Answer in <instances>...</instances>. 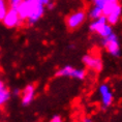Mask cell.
<instances>
[{"label":"cell","mask_w":122,"mask_h":122,"mask_svg":"<svg viewBox=\"0 0 122 122\" xmlns=\"http://www.w3.org/2000/svg\"><path fill=\"white\" fill-rule=\"evenodd\" d=\"M98 93L100 95V102L103 108H108L113 103V100H114L113 92L108 84H100L98 87Z\"/></svg>","instance_id":"cell-5"},{"label":"cell","mask_w":122,"mask_h":122,"mask_svg":"<svg viewBox=\"0 0 122 122\" xmlns=\"http://www.w3.org/2000/svg\"><path fill=\"white\" fill-rule=\"evenodd\" d=\"M89 16H90L91 19H93V20L97 19V18H99L100 16H102V8H100L98 6H96V5H94V6L92 7V10H90Z\"/></svg>","instance_id":"cell-14"},{"label":"cell","mask_w":122,"mask_h":122,"mask_svg":"<svg viewBox=\"0 0 122 122\" xmlns=\"http://www.w3.org/2000/svg\"><path fill=\"white\" fill-rule=\"evenodd\" d=\"M82 61H83L84 65H86L88 68L92 69L94 71H100L102 69V60L98 56H95V55L92 54H87L83 57Z\"/></svg>","instance_id":"cell-7"},{"label":"cell","mask_w":122,"mask_h":122,"mask_svg":"<svg viewBox=\"0 0 122 122\" xmlns=\"http://www.w3.org/2000/svg\"><path fill=\"white\" fill-rule=\"evenodd\" d=\"M89 29L92 32L97 33L100 37H107L109 36L111 33H113V29H112V25H110L107 21L106 16H100L99 18L93 20V22L90 24Z\"/></svg>","instance_id":"cell-2"},{"label":"cell","mask_w":122,"mask_h":122,"mask_svg":"<svg viewBox=\"0 0 122 122\" xmlns=\"http://www.w3.org/2000/svg\"><path fill=\"white\" fill-rule=\"evenodd\" d=\"M121 15H122V7H121V5L118 3L114 8H113V10L111 13L106 17L107 21H108V23L110 25H116V24L119 22V20H120Z\"/></svg>","instance_id":"cell-9"},{"label":"cell","mask_w":122,"mask_h":122,"mask_svg":"<svg viewBox=\"0 0 122 122\" xmlns=\"http://www.w3.org/2000/svg\"><path fill=\"white\" fill-rule=\"evenodd\" d=\"M7 10H8V7L6 4V0H0V21L3 20Z\"/></svg>","instance_id":"cell-15"},{"label":"cell","mask_w":122,"mask_h":122,"mask_svg":"<svg viewBox=\"0 0 122 122\" xmlns=\"http://www.w3.org/2000/svg\"><path fill=\"white\" fill-rule=\"evenodd\" d=\"M39 2H41V3L42 4V5H45V6H47V5L50 3L51 2V0H38Z\"/></svg>","instance_id":"cell-19"},{"label":"cell","mask_w":122,"mask_h":122,"mask_svg":"<svg viewBox=\"0 0 122 122\" xmlns=\"http://www.w3.org/2000/svg\"><path fill=\"white\" fill-rule=\"evenodd\" d=\"M49 122H63V119L61 118V116H59V115H55L50 119Z\"/></svg>","instance_id":"cell-17"},{"label":"cell","mask_w":122,"mask_h":122,"mask_svg":"<svg viewBox=\"0 0 122 122\" xmlns=\"http://www.w3.org/2000/svg\"><path fill=\"white\" fill-rule=\"evenodd\" d=\"M35 96V87L32 84H28L24 87L21 92V102L23 106H29L33 102Z\"/></svg>","instance_id":"cell-8"},{"label":"cell","mask_w":122,"mask_h":122,"mask_svg":"<svg viewBox=\"0 0 122 122\" xmlns=\"http://www.w3.org/2000/svg\"><path fill=\"white\" fill-rule=\"evenodd\" d=\"M85 19H86V13L84 10H77L66 18V26L71 30L77 29L84 23Z\"/></svg>","instance_id":"cell-4"},{"label":"cell","mask_w":122,"mask_h":122,"mask_svg":"<svg viewBox=\"0 0 122 122\" xmlns=\"http://www.w3.org/2000/svg\"><path fill=\"white\" fill-rule=\"evenodd\" d=\"M47 6H48L49 8H50V10H52V8L54 7V3H52V2H50V3H49V4L47 5Z\"/></svg>","instance_id":"cell-21"},{"label":"cell","mask_w":122,"mask_h":122,"mask_svg":"<svg viewBox=\"0 0 122 122\" xmlns=\"http://www.w3.org/2000/svg\"><path fill=\"white\" fill-rule=\"evenodd\" d=\"M117 4L118 0H105V4L102 6V15L107 17Z\"/></svg>","instance_id":"cell-11"},{"label":"cell","mask_w":122,"mask_h":122,"mask_svg":"<svg viewBox=\"0 0 122 122\" xmlns=\"http://www.w3.org/2000/svg\"><path fill=\"white\" fill-rule=\"evenodd\" d=\"M72 69H74V67H72L71 65H65V66H63V67H61L60 69H58L56 75L58 77H69L71 78Z\"/></svg>","instance_id":"cell-12"},{"label":"cell","mask_w":122,"mask_h":122,"mask_svg":"<svg viewBox=\"0 0 122 122\" xmlns=\"http://www.w3.org/2000/svg\"><path fill=\"white\" fill-rule=\"evenodd\" d=\"M11 96L10 89L6 87V85L2 80H0V108L3 107Z\"/></svg>","instance_id":"cell-10"},{"label":"cell","mask_w":122,"mask_h":122,"mask_svg":"<svg viewBox=\"0 0 122 122\" xmlns=\"http://www.w3.org/2000/svg\"><path fill=\"white\" fill-rule=\"evenodd\" d=\"M85 77H86V71H85V69L74 67L71 78H74L76 80H84Z\"/></svg>","instance_id":"cell-13"},{"label":"cell","mask_w":122,"mask_h":122,"mask_svg":"<svg viewBox=\"0 0 122 122\" xmlns=\"http://www.w3.org/2000/svg\"><path fill=\"white\" fill-rule=\"evenodd\" d=\"M17 11L21 20H26L29 25H33L44 16L45 5H42L38 0H23L18 5Z\"/></svg>","instance_id":"cell-1"},{"label":"cell","mask_w":122,"mask_h":122,"mask_svg":"<svg viewBox=\"0 0 122 122\" xmlns=\"http://www.w3.org/2000/svg\"><path fill=\"white\" fill-rule=\"evenodd\" d=\"M2 22H3V24L7 28H14V27L20 25L23 21L20 19V16H19V14H18L16 8L10 7V8H8L7 13L4 16Z\"/></svg>","instance_id":"cell-6"},{"label":"cell","mask_w":122,"mask_h":122,"mask_svg":"<svg viewBox=\"0 0 122 122\" xmlns=\"http://www.w3.org/2000/svg\"><path fill=\"white\" fill-rule=\"evenodd\" d=\"M94 5H96V6H98L100 8H102L103 4H105V0H92Z\"/></svg>","instance_id":"cell-18"},{"label":"cell","mask_w":122,"mask_h":122,"mask_svg":"<svg viewBox=\"0 0 122 122\" xmlns=\"http://www.w3.org/2000/svg\"><path fill=\"white\" fill-rule=\"evenodd\" d=\"M82 122H93L92 119H91L90 117H84L83 120H82Z\"/></svg>","instance_id":"cell-20"},{"label":"cell","mask_w":122,"mask_h":122,"mask_svg":"<svg viewBox=\"0 0 122 122\" xmlns=\"http://www.w3.org/2000/svg\"><path fill=\"white\" fill-rule=\"evenodd\" d=\"M102 45L103 48L106 49V51L108 52L110 55H112L113 57H119L121 54V47L120 42H119L118 36L115 34L114 32L111 33L109 36L103 37L102 41Z\"/></svg>","instance_id":"cell-3"},{"label":"cell","mask_w":122,"mask_h":122,"mask_svg":"<svg viewBox=\"0 0 122 122\" xmlns=\"http://www.w3.org/2000/svg\"><path fill=\"white\" fill-rule=\"evenodd\" d=\"M22 1H23V0H10V5L11 8H16V10H17L18 5H19Z\"/></svg>","instance_id":"cell-16"}]
</instances>
